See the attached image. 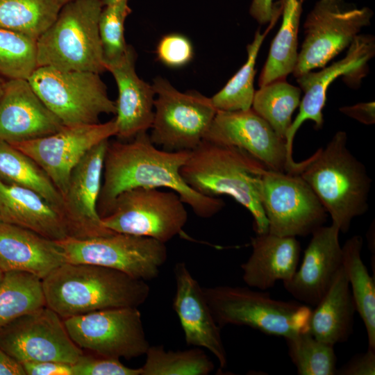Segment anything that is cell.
Masks as SVG:
<instances>
[{"mask_svg":"<svg viewBox=\"0 0 375 375\" xmlns=\"http://www.w3.org/2000/svg\"><path fill=\"white\" fill-rule=\"evenodd\" d=\"M190 151L159 149L147 132L130 140L108 142L97 202L101 218L110 212L121 193L140 187L167 188L176 192L201 218H210L220 212L225 206L222 199L197 192L183 179L180 170Z\"/></svg>","mask_w":375,"mask_h":375,"instance_id":"6da1fadb","label":"cell"},{"mask_svg":"<svg viewBox=\"0 0 375 375\" xmlns=\"http://www.w3.org/2000/svg\"><path fill=\"white\" fill-rule=\"evenodd\" d=\"M42 283L46 306L62 319L108 308H138L150 294L147 281L92 264L65 262Z\"/></svg>","mask_w":375,"mask_h":375,"instance_id":"7a4b0ae2","label":"cell"},{"mask_svg":"<svg viewBox=\"0 0 375 375\" xmlns=\"http://www.w3.org/2000/svg\"><path fill=\"white\" fill-rule=\"evenodd\" d=\"M267 167L246 151L203 140L190 151L180 173L187 185L209 197L228 195L252 215L256 234L269 233L260 199Z\"/></svg>","mask_w":375,"mask_h":375,"instance_id":"3957f363","label":"cell"},{"mask_svg":"<svg viewBox=\"0 0 375 375\" xmlns=\"http://www.w3.org/2000/svg\"><path fill=\"white\" fill-rule=\"evenodd\" d=\"M298 175L310 187L340 232L368 211L372 179L347 147V134L337 131L324 147L300 162Z\"/></svg>","mask_w":375,"mask_h":375,"instance_id":"277c9868","label":"cell"},{"mask_svg":"<svg viewBox=\"0 0 375 375\" xmlns=\"http://www.w3.org/2000/svg\"><path fill=\"white\" fill-rule=\"evenodd\" d=\"M102 0H72L37 39L38 67L102 73L106 69L99 33Z\"/></svg>","mask_w":375,"mask_h":375,"instance_id":"5b68a950","label":"cell"},{"mask_svg":"<svg viewBox=\"0 0 375 375\" xmlns=\"http://www.w3.org/2000/svg\"><path fill=\"white\" fill-rule=\"evenodd\" d=\"M203 290L221 328L247 326L284 338L308 331L311 309L305 304L274 299L269 292L250 287L219 285Z\"/></svg>","mask_w":375,"mask_h":375,"instance_id":"8992f818","label":"cell"},{"mask_svg":"<svg viewBox=\"0 0 375 375\" xmlns=\"http://www.w3.org/2000/svg\"><path fill=\"white\" fill-rule=\"evenodd\" d=\"M28 81L64 126L98 124L101 115H115V102L98 73L38 67Z\"/></svg>","mask_w":375,"mask_h":375,"instance_id":"52a82bcc","label":"cell"},{"mask_svg":"<svg viewBox=\"0 0 375 375\" xmlns=\"http://www.w3.org/2000/svg\"><path fill=\"white\" fill-rule=\"evenodd\" d=\"M374 11L346 0H318L303 23V40L292 74L322 68L371 24Z\"/></svg>","mask_w":375,"mask_h":375,"instance_id":"ba28073f","label":"cell"},{"mask_svg":"<svg viewBox=\"0 0 375 375\" xmlns=\"http://www.w3.org/2000/svg\"><path fill=\"white\" fill-rule=\"evenodd\" d=\"M150 140L169 151H192L203 140L217 112L211 99L199 92H181L158 76Z\"/></svg>","mask_w":375,"mask_h":375,"instance_id":"9c48e42d","label":"cell"},{"mask_svg":"<svg viewBox=\"0 0 375 375\" xmlns=\"http://www.w3.org/2000/svg\"><path fill=\"white\" fill-rule=\"evenodd\" d=\"M56 242L66 262L100 265L145 281L158 277L167 258L165 243L122 233L86 239L67 237Z\"/></svg>","mask_w":375,"mask_h":375,"instance_id":"30bf717a","label":"cell"},{"mask_svg":"<svg viewBox=\"0 0 375 375\" xmlns=\"http://www.w3.org/2000/svg\"><path fill=\"white\" fill-rule=\"evenodd\" d=\"M188 218L185 203L176 192L140 187L121 193L101 222L112 232L149 237L165 244L181 234Z\"/></svg>","mask_w":375,"mask_h":375,"instance_id":"8fae6325","label":"cell"},{"mask_svg":"<svg viewBox=\"0 0 375 375\" xmlns=\"http://www.w3.org/2000/svg\"><path fill=\"white\" fill-rule=\"evenodd\" d=\"M63 322L73 342L95 355L131 359L145 355L150 347L136 307L100 310Z\"/></svg>","mask_w":375,"mask_h":375,"instance_id":"7c38bea8","label":"cell"},{"mask_svg":"<svg viewBox=\"0 0 375 375\" xmlns=\"http://www.w3.org/2000/svg\"><path fill=\"white\" fill-rule=\"evenodd\" d=\"M260 199L272 234L306 236L326 222L323 205L298 174L267 169L261 178Z\"/></svg>","mask_w":375,"mask_h":375,"instance_id":"4fadbf2b","label":"cell"},{"mask_svg":"<svg viewBox=\"0 0 375 375\" xmlns=\"http://www.w3.org/2000/svg\"><path fill=\"white\" fill-rule=\"evenodd\" d=\"M0 347L19 363L74 364L83 353L69 337L62 317L47 306L1 328Z\"/></svg>","mask_w":375,"mask_h":375,"instance_id":"5bb4252c","label":"cell"},{"mask_svg":"<svg viewBox=\"0 0 375 375\" xmlns=\"http://www.w3.org/2000/svg\"><path fill=\"white\" fill-rule=\"evenodd\" d=\"M375 55V38L369 34L358 35L347 48L345 56L317 72L310 71L297 77V82L303 95L299 110L292 121L285 136V146L289 158L292 157L293 141L302 124L310 120L316 129L324 125L323 108L329 85L343 76L351 86H358L368 71V62Z\"/></svg>","mask_w":375,"mask_h":375,"instance_id":"9a60e30c","label":"cell"},{"mask_svg":"<svg viewBox=\"0 0 375 375\" xmlns=\"http://www.w3.org/2000/svg\"><path fill=\"white\" fill-rule=\"evenodd\" d=\"M116 133L113 119L105 123L64 126L51 135L11 144L33 159L63 196L72 170L84 156Z\"/></svg>","mask_w":375,"mask_h":375,"instance_id":"2e32d148","label":"cell"},{"mask_svg":"<svg viewBox=\"0 0 375 375\" xmlns=\"http://www.w3.org/2000/svg\"><path fill=\"white\" fill-rule=\"evenodd\" d=\"M203 140L240 148L268 169L298 174L300 162L289 158L285 141L252 108L217 110Z\"/></svg>","mask_w":375,"mask_h":375,"instance_id":"e0dca14e","label":"cell"},{"mask_svg":"<svg viewBox=\"0 0 375 375\" xmlns=\"http://www.w3.org/2000/svg\"><path fill=\"white\" fill-rule=\"evenodd\" d=\"M108 142L92 147L72 170L60 210L69 238L86 239L113 233L103 225L97 211Z\"/></svg>","mask_w":375,"mask_h":375,"instance_id":"ac0fdd59","label":"cell"},{"mask_svg":"<svg viewBox=\"0 0 375 375\" xmlns=\"http://www.w3.org/2000/svg\"><path fill=\"white\" fill-rule=\"evenodd\" d=\"M340 232L333 223L313 231L299 269L290 280L283 282L285 289L308 306H316L342 267Z\"/></svg>","mask_w":375,"mask_h":375,"instance_id":"d6986e66","label":"cell"},{"mask_svg":"<svg viewBox=\"0 0 375 375\" xmlns=\"http://www.w3.org/2000/svg\"><path fill=\"white\" fill-rule=\"evenodd\" d=\"M64 125L26 79L6 81L0 100V141L15 144L44 137Z\"/></svg>","mask_w":375,"mask_h":375,"instance_id":"ffe728a7","label":"cell"},{"mask_svg":"<svg viewBox=\"0 0 375 375\" xmlns=\"http://www.w3.org/2000/svg\"><path fill=\"white\" fill-rule=\"evenodd\" d=\"M176 292L173 308L180 321L188 345L202 347L217 358L220 369L226 367L227 353L215 322L204 296L203 288L192 276L184 262L174 269Z\"/></svg>","mask_w":375,"mask_h":375,"instance_id":"44dd1931","label":"cell"},{"mask_svg":"<svg viewBox=\"0 0 375 375\" xmlns=\"http://www.w3.org/2000/svg\"><path fill=\"white\" fill-rule=\"evenodd\" d=\"M136 54L128 46L119 59L106 64L117 86L114 119L116 135L126 141L151 128L154 112L155 92L152 85L140 78L135 72Z\"/></svg>","mask_w":375,"mask_h":375,"instance_id":"7402d4cb","label":"cell"},{"mask_svg":"<svg viewBox=\"0 0 375 375\" xmlns=\"http://www.w3.org/2000/svg\"><path fill=\"white\" fill-rule=\"evenodd\" d=\"M65 262L56 241L0 221V269L3 272H26L43 279Z\"/></svg>","mask_w":375,"mask_h":375,"instance_id":"603a6c76","label":"cell"},{"mask_svg":"<svg viewBox=\"0 0 375 375\" xmlns=\"http://www.w3.org/2000/svg\"><path fill=\"white\" fill-rule=\"evenodd\" d=\"M252 252L241 265L242 279L251 288L265 291L276 281L292 278L296 272L301 244L295 237L270 233L256 234L251 239Z\"/></svg>","mask_w":375,"mask_h":375,"instance_id":"cb8c5ba5","label":"cell"},{"mask_svg":"<svg viewBox=\"0 0 375 375\" xmlns=\"http://www.w3.org/2000/svg\"><path fill=\"white\" fill-rule=\"evenodd\" d=\"M2 222L34 231L58 241L68 237L58 211L36 192L0 179Z\"/></svg>","mask_w":375,"mask_h":375,"instance_id":"d4e9b609","label":"cell"},{"mask_svg":"<svg viewBox=\"0 0 375 375\" xmlns=\"http://www.w3.org/2000/svg\"><path fill=\"white\" fill-rule=\"evenodd\" d=\"M314 307L308 324V331L314 338L333 346L349 338L356 310L343 267Z\"/></svg>","mask_w":375,"mask_h":375,"instance_id":"484cf974","label":"cell"},{"mask_svg":"<svg viewBox=\"0 0 375 375\" xmlns=\"http://www.w3.org/2000/svg\"><path fill=\"white\" fill-rule=\"evenodd\" d=\"M283 15L258 78L259 87L276 80H285L292 73L298 58V33L306 0H279Z\"/></svg>","mask_w":375,"mask_h":375,"instance_id":"4316f807","label":"cell"},{"mask_svg":"<svg viewBox=\"0 0 375 375\" xmlns=\"http://www.w3.org/2000/svg\"><path fill=\"white\" fill-rule=\"evenodd\" d=\"M362 245L363 239L360 235H353L345 242L342 247V267L356 312L365 327L368 348L375 349V281L362 260Z\"/></svg>","mask_w":375,"mask_h":375,"instance_id":"83f0119b","label":"cell"},{"mask_svg":"<svg viewBox=\"0 0 375 375\" xmlns=\"http://www.w3.org/2000/svg\"><path fill=\"white\" fill-rule=\"evenodd\" d=\"M0 179L36 192L60 215L62 196L46 172L29 156L3 141H0Z\"/></svg>","mask_w":375,"mask_h":375,"instance_id":"f1b7e54d","label":"cell"},{"mask_svg":"<svg viewBox=\"0 0 375 375\" xmlns=\"http://www.w3.org/2000/svg\"><path fill=\"white\" fill-rule=\"evenodd\" d=\"M46 306L42 279L22 271L4 272L0 283V328Z\"/></svg>","mask_w":375,"mask_h":375,"instance_id":"f546056e","label":"cell"},{"mask_svg":"<svg viewBox=\"0 0 375 375\" xmlns=\"http://www.w3.org/2000/svg\"><path fill=\"white\" fill-rule=\"evenodd\" d=\"M279 17L273 19L263 33L260 29L256 31L253 41L247 46L246 62L226 85L210 97L217 110L238 111L251 108L256 91L254 78L257 57L265 38Z\"/></svg>","mask_w":375,"mask_h":375,"instance_id":"4dcf8cb0","label":"cell"},{"mask_svg":"<svg viewBox=\"0 0 375 375\" xmlns=\"http://www.w3.org/2000/svg\"><path fill=\"white\" fill-rule=\"evenodd\" d=\"M301 92L299 87L286 79L276 80L255 91L251 108L285 141L292 115L300 105Z\"/></svg>","mask_w":375,"mask_h":375,"instance_id":"1f68e13d","label":"cell"},{"mask_svg":"<svg viewBox=\"0 0 375 375\" xmlns=\"http://www.w3.org/2000/svg\"><path fill=\"white\" fill-rule=\"evenodd\" d=\"M61 7L57 0H0V27L37 40Z\"/></svg>","mask_w":375,"mask_h":375,"instance_id":"d6a6232c","label":"cell"},{"mask_svg":"<svg viewBox=\"0 0 375 375\" xmlns=\"http://www.w3.org/2000/svg\"><path fill=\"white\" fill-rule=\"evenodd\" d=\"M140 367V375H208L213 362L199 347L183 351L165 350L162 345L151 346Z\"/></svg>","mask_w":375,"mask_h":375,"instance_id":"836d02e7","label":"cell"},{"mask_svg":"<svg viewBox=\"0 0 375 375\" xmlns=\"http://www.w3.org/2000/svg\"><path fill=\"white\" fill-rule=\"evenodd\" d=\"M291 361L299 375H335L334 346L314 338L308 331L285 338Z\"/></svg>","mask_w":375,"mask_h":375,"instance_id":"e575fe53","label":"cell"},{"mask_svg":"<svg viewBox=\"0 0 375 375\" xmlns=\"http://www.w3.org/2000/svg\"><path fill=\"white\" fill-rule=\"evenodd\" d=\"M37 40L0 27V76L26 79L38 67Z\"/></svg>","mask_w":375,"mask_h":375,"instance_id":"d590c367","label":"cell"},{"mask_svg":"<svg viewBox=\"0 0 375 375\" xmlns=\"http://www.w3.org/2000/svg\"><path fill=\"white\" fill-rule=\"evenodd\" d=\"M128 1L104 6L99 19V33L106 64L119 59L126 52L124 23L132 10Z\"/></svg>","mask_w":375,"mask_h":375,"instance_id":"8d00e7d4","label":"cell"},{"mask_svg":"<svg viewBox=\"0 0 375 375\" xmlns=\"http://www.w3.org/2000/svg\"><path fill=\"white\" fill-rule=\"evenodd\" d=\"M158 60L163 65L179 68L188 65L194 57V47L190 40L180 33L162 36L156 49Z\"/></svg>","mask_w":375,"mask_h":375,"instance_id":"74e56055","label":"cell"},{"mask_svg":"<svg viewBox=\"0 0 375 375\" xmlns=\"http://www.w3.org/2000/svg\"><path fill=\"white\" fill-rule=\"evenodd\" d=\"M74 375H140V368H131L119 359L83 353L73 364Z\"/></svg>","mask_w":375,"mask_h":375,"instance_id":"f35d334b","label":"cell"},{"mask_svg":"<svg viewBox=\"0 0 375 375\" xmlns=\"http://www.w3.org/2000/svg\"><path fill=\"white\" fill-rule=\"evenodd\" d=\"M338 375H374L375 349L368 348L365 353L354 356L337 369Z\"/></svg>","mask_w":375,"mask_h":375,"instance_id":"ab89813d","label":"cell"},{"mask_svg":"<svg viewBox=\"0 0 375 375\" xmlns=\"http://www.w3.org/2000/svg\"><path fill=\"white\" fill-rule=\"evenodd\" d=\"M26 375H74L73 364L57 361L20 363Z\"/></svg>","mask_w":375,"mask_h":375,"instance_id":"60d3db41","label":"cell"},{"mask_svg":"<svg viewBox=\"0 0 375 375\" xmlns=\"http://www.w3.org/2000/svg\"><path fill=\"white\" fill-rule=\"evenodd\" d=\"M282 8L280 1L274 0H252L249 15L260 25L269 24L273 19L280 17Z\"/></svg>","mask_w":375,"mask_h":375,"instance_id":"b9f144b4","label":"cell"},{"mask_svg":"<svg viewBox=\"0 0 375 375\" xmlns=\"http://www.w3.org/2000/svg\"><path fill=\"white\" fill-rule=\"evenodd\" d=\"M344 115L357 120L365 125L375 123L374 101L362 102L352 106H346L339 108Z\"/></svg>","mask_w":375,"mask_h":375,"instance_id":"7bdbcfd3","label":"cell"},{"mask_svg":"<svg viewBox=\"0 0 375 375\" xmlns=\"http://www.w3.org/2000/svg\"><path fill=\"white\" fill-rule=\"evenodd\" d=\"M0 375H26L22 365L0 347Z\"/></svg>","mask_w":375,"mask_h":375,"instance_id":"ee69618b","label":"cell"},{"mask_svg":"<svg viewBox=\"0 0 375 375\" xmlns=\"http://www.w3.org/2000/svg\"><path fill=\"white\" fill-rule=\"evenodd\" d=\"M128 1V0H102V2L104 6L114 4V3H116L120 1Z\"/></svg>","mask_w":375,"mask_h":375,"instance_id":"f6af8a7d","label":"cell"},{"mask_svg":"<svg viewBox=\"0 0 375 375\" xmlns=\"http://www.w3.org/2000/svg\"><path fill=\"white\" fill-rule=\"evenodd\" d=\"M6 79L0 76V100L2 97Z\"/></svg>","mask_w":375,"mask_h":375,"instance_id":"bcb514c9","label":"cell"},{"mask_svg":"<svg viewBox=\"0 0 375 375\" xmlns=\"http://www.w3.org/2000/svg\"><path fill=\"white\" fill-rule=\"evenodd\" d=\"M59 3L62 6L64 4L72 1V0H57Z\"/></svg>","mask_w":375,"mask_h":375,"instance_id":"7dc6e473","label":"cell"},{"mask_svg":"<svg viewBox=\"0 0 375 375\" xmlns=\"http://www.w3.org/2000/svg\"><path fill=\"white\" fill-rule=\"evenodd\" d=\"M4 272L0 269V283L3 279Z\"/></svg>","mask_w":375,"mask_h":375,"instance_id":"c3c4849f","label":"cell"},{"mask_svg":"<svg viewBox=\"0 0 375 375\" xmlns=\"http://www.w3.org/2000/svg\"><path fill=\"white\" fill-rule=\"evenodd\" d=\"M0 221H1V217H0Z\"/></svg>","mask_w":375,"mask_h":375,"instance_id":"681fc988","label":"cell"}]
</instances>
